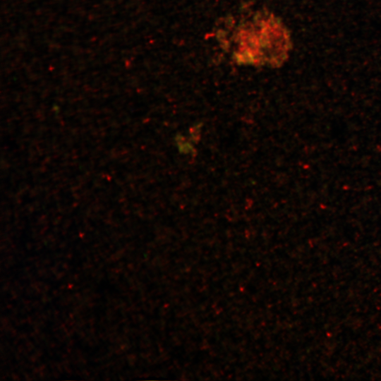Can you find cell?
<instances>
[{"label": "cell", "instance_id": "6da1fadb", "mask_svg": "<svg viewBox=\"0 0 381 381\" xmlns=\"http://www.w3.org/2000/svg\"><path fill=\"white\" fill-rule=\"evenodd\" d=\"M234 34V56L244 64L278 66L291 49L288 30L273 16L257 13L239 25Z\"/></svg>", "mask_w": 381, "mask_h": 381}]
</instances>
